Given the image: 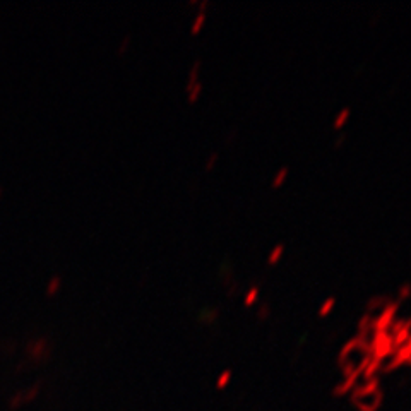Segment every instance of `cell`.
I'll return each instance as SVG.
<instances>
[{
	"label": "cell",
	"mask_w": 411,
	"mask_h": 411,
	"mask_svg": "<svg viewBox=\"0 0 411 411\" xmlns=\"http://www.w3.org/2000/svg\"><path fill=\"white\" fill-rule=\"evenodd\" d=\"M374 356H375V353L372 351L370 348L362 345L358 339H351V341H348L346 345L343 346L341 358H339L341 367H343V374H345L346 379H350L353 374L365 369Z\"/></svg>",
	"instance_id": "6da1fadb"
},
{
	"label": "cell",
	"mask_w": 411,
	"mask_h": 411,
	"mask_svg": "<svg viewBox=\"0 0 411 411\" xmlns=\"http://www.w3.org/2000/svg\"><path fill=\"white\" fill-rule=\"evenodd\" d=\"M380 398H382V394L377 386L367 387V389L356 391L355 393V403L358 408L363 411H374L375 408H379Z\"/></svg>",
	"instance_id": "7a4b0ae2"
},
{
	"label": "cell",
	"mask_w": 411,
	"mask_h": 411,
	"mask_svg": "<svg viewBox=\"0 0 411 411\" xmlns=\"http://www.w3.org/2000/svg\"><path fill=\"white\" fill-rule=\"evenodd\" d=\"M185 91H187L189 99H192L194 101V99L200 94V91H202V83H200V81H190V83H187Z\"/></svg>",
	"instance_id": "3957f363"
},
{
	"label": "cell",
	"mask_w": 411,
	"mask_h": 411,
	"mask_svg": "<svg viewBox=\"0 0 411 411\" xmlns=\"http://www.w3.org/2000/svg\"><path fill=\"white\" fill-rule=\"evenodd\" d=\"M204 21H206V12L204 11H197V14H195V17H194V21H192V28H190V30H192L194 33L199 31Z\"/></svg>",
	"instance_id": "277c9868"
},
{
	"label": "cell",
	"mask_w": 411,
	"mask_h": 411,
	"mask_svg": "<svg viewBox=\"0 0 411 411\" xmlns=\"http://www.w3.org/2000/svg\"><path fill=\"white\" fill-rule=\"evenodd\" d=\"M288 175V166H281V168L278 170V173L274 175V178H272V185H281L285 182V176Z\"/></svg>",
	"instance_id": "5b68a950"
},
{
	"label": "cell",
	"mask_w": 411,
	"mask_h": 411,
	"mask_svg": "<svg viewBox=\"0 0 411 411\" xmlns=\"http://www.w3.org/2000/svg\"><path fill=\"white\" fill-rule=\"evenodd\" d=\"M348 115H350V108H343V110H339V113L336 115V118H334V125H336V127H341L343 123L346 122Z\"/></svg>",
	"instance_id": "8992f818"
},
{
	"label": "cell",
	"mask_w": 411,
	"mask_h": 411,
	"mask_svg": "<svg viewBox=\"0 0 411 411\" xmlns=\"http://www.w3.org/2000/svg\"><path fill=\"white\" fill-rule=\"evenodd\" d=\"M257 295H259V288H257V286H250V290L245 293V302L252 303L257 298Z\"/></svg>",
	"instance_id": "52a82bcc"
},
{
	"label": "cell",
	"mask_w": 411,
	"mask_h": 411,
	"mask_svg": "<svg viewBox=\"0 0 411 411\" xmlns=\"http://www.w3.org/2000/svg\"><path fill=\"white\" fill-rule=\"evenodd\" d=\"M281 252H283V245H276L274 248L271 250V254H269V262H276L279 259V255H281Z\"/></svg>",
	"instance_id": "ba28073f"
},
{
	"label": "cell",
	"mask_w": 411,
	"mask_h": 411,
	"mask_svg": "<svg viewBox=\"0 0 411 411\" xmlns=\"http://www.w3.org/2000/svg\"><path fill=\"white\" fill-rule=\"evenodd\" d=\"M332 305H334L332 296H331V298H326V300H324V303H322V307H321V314H327L329 310L332 309Z\"/></svg>",
	"instance_id": "9c48e42d"
},
{
	"label": "cell",
	"mask_w": 411,
	"mask_h": 411,
	"mask_svg": "<svg viewBox=\"0 0 411 411\" xmlns=\"http://www.w3.org/2000/svg\"><path fill=\"white\" fill-rule=\"evenodd\" d=\"M59 285H60V278H59V276H55V278H52V281L48 283V288H46V291L52 293V291H55L57 288H59Z\"/></svg>",
	"instance_id": "30bf717a"
},
{
	"label": "cell",
	"mask_w": 411,
	"mask_h": 411,
	"mask_svg": "<svg viewBox=\"0 0 411 411\" xmlns=\"http://www.w3.org/2000/svg\"><path fill=\"white\" fill-rule=\"evenodd\" d=\"M0 195H2V187H0Z\"/></svg>",
	"instance_id": "8fae6325"
}]
</instances>
